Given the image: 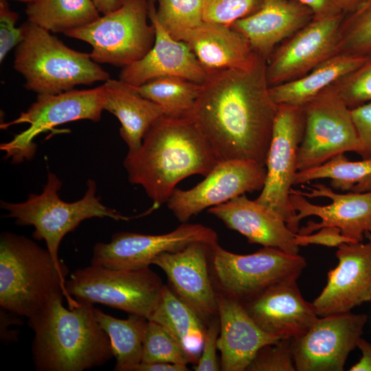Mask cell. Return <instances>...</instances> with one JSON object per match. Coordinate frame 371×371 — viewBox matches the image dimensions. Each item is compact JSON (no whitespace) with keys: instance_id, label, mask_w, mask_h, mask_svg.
<instances>
[{"instance_id":"cell-37","label":"cell","mask_w":371,"mask_h":371,"mask_svg":"<svg viewBox=\"0 0 371 371\" xmlns=\"http://www.w3.org/2000/svg\"><path fill=\"white\" fill-rule=\"evenodd\" d=\"M291 338H280L261 348L247 371H295Z\"/></svg>"},{"instance_id":"cell-13","label":"cell","mask_w":371,"mask_h":371,"mask_svg":"<svg viewBox=\"0 0 371 371\" xmlns=\"http://www.w3.org/2000/svg\"><path fill=\"white\" fill-rule=\"evenodd\" d=\"M303 188L306 191L292 188L290 192L295 222L300 225L309 216H317L321 221H309L297 234H310L324 227H336L356 243L362 242L366 233L371 234V191L339 194L320 183Z\"/></svg>"},{"instance_id":"cell-24","label":"cell","mask_w":371,"mask_h":371,"mask_svg":"<svg viewBox=\"0 0 371 371\" xmlns=\"http://www.w3.org/2000/svg\"><path fill=\"white\" fill-rule=\"evenodd\" d=\"M208 212L229 229L243 235L250 243L279 249L298 254L295 235L277 214L245 194L210 207Z\"/></svg>"},{"instance_id":"cell-35","label":"cell","mask_w":371,"mask_h":371,"mask_svg":"<svg viewBox=\"0 0 371 371\" xmlns=\"http://www.w3.org/2000/svg\"><path fill=\"white\" fill-rule=\"evenodd\" d=\"M166 362L187 366L192 359L177 339L162 325L148 320L142 363Z\"/></svg>"},{"instance_id":"cell-40","label":"cell","mask_w":371,"mask_h":371,"mask_svg":"<svg viewBox=\"0 0 371 371\" xmlns=\"http://www.w3.org/2000/svg\"><path fill=\"white\" fill-rule=\"evenodd\" d=\"M220 333L219 319L210 321L205 330L201 356L194 367L196 371H218L221 365L218 361L216 350Z\"/></svg>"},{"instance_id":"cell-17","label":"cell","mask_w":371,"mask_h":371,"mask_svg":"<svg viewBox=\"0 0 371 371\" xmlns=\"http://www.w3.org/2000/svg\"><path fill=\"white\" fill-rule=\"evenodd\" d=\"M345 14L315 18L276 48L267 61L270 87L297 79L336 55Z\"/></svg>"},{"instance_id":"cell-44","label":"cell","mask_w":371,"mask_h":371,"mask_svg":"<svg viewBox=\"0 0 371 371\" xmlns=\"http://www.w3.org/2000/svg\"><path fill=\"white\" fill-rule=\"evenodd\" d=\"M357 347L361 352L359 361L353 365L350 371H371V343L360 337Z\"/></svg>"},{"instance_id":"cell-9","label":"cell","mask_w":371,"mask_h":371,"mask_svg":"<svg viewBox=\"0 0 371 371\" xmlns=\"http://www.w3.org/2000/svg\"><path fill=\"white\" fill-rule=\"evenodd\" d=\"M210 258L214 278L223 294L241 302L276 282L297 278L306 267L305 259L299 254L269 247L241 255L217 243L210 246Z\"/></svg>"},{"instance_id":"cell-38","label":"cell","mask_w":371,"mask_h":371,"mask_svg":"<svg viewBox=\"0 0 371 371\" xmlns=\"http://www.w3.org/2000/svg\"><path fill=\"white\" fill-rule=\"evenodd\" d=\"M261 0H204V21L231 26L254 12Z\"/></svg>"},{"instance_id":"cell-11","label":"cell","mask_w":371,"mask_h":371,"mask_svg":"<svg viewBox=\"0 0 371 371\" xmlns=\"http://www.w3.org/2000/svg\"><path fill=\"white\" fill-rule=\"evenodd\" d=\"M304 128L303 106L278 105L265 165L266 179L255 199L279 215L294 233H297L300 227L295 222L296 212L290 201V192L297 172V153Z\"/></svg>"},{"instance_id":"cell-47","label":"cell","mask_w":371,"mask_h":371,"mask_svg":"<svg viewBox=\"0 0 371 371\" xmlns=\"http://www.w3.org/2000/svg\"><path fill=\"white\" fill-rule=\"evenodd\" d=\"M365 0H335L344 14H348L357 8Z\"/></svg>"},{"instance_id":"cell-34","label":"cell","mask_w":371,"mask_h":371,"mask_svg":"<svg viewBox=\"0 0 371 371\" xmlns=\"http://www.w3.org/2000/svg\"><path fill=\"white\" fill-rule=\"evenodd\" d=\"M204 0H158L156 16L175 39L183 36L204 21Z\"/></svg>"},{"instance_id":"cell-21","label":"cell","mask_w":371,"mask_h":371,"mask_svg":"<svg viewBox=\"0 0 371 371\" xmlns=\"http://www.w3.org/2000/svg\"><path fill=\"white\" fill-rule=\"evenodd\" d=\"M210 246L193 243L181 250L164 253L152 262L164 271L175 293L204 321L218 315V295L207 267Z\"/></svg>"},{"instance_id":"cell-45","label":"cell","mask_w":371,"mask_h":371,"mask_svg":"<svg viewBox=\"0 0 371 371\" xmlns=\"http://www.w3.org/2000/svg\"><path fill=\"white\" fill-rule=\"evenodd\" d=\"M189 370L187 366L166 363V362H156V363H139L135 371H188Z\"/></svg>"},{"instance_id":"cell-16","label":"cell","mask_w":371,"mask_h":371,"mask_svg":"<svg viewBox=\"0 0 371 371\" xmlns=\"http://www.w3.org/2000/svg\"><path fill=\"white\" fill-rule=\"evenodd\" d=\"M366 314L351 312L317 318L303 335L291 339L297 371H342L357 347L367 322Z\"/></svg>"},{"instance_id":"cell-10","label":"cell","mask_w":371,"mask_h":371,"mask_svg":"<svg viewBox=\"0 0 371 371\" xmlns=\"http://www.w3.org/2000/svg\"><path fill=\"white\" fill-rule=\"evenodd\" d=\"M104 98L103 85L90 89H74L57 94H38L36 100L19 117L1 124L3 129L22 123L30 124L12 140L0 145V149L5 153L4 158H10L12 164L30 160L36 151L34 139L41 133L69 122L99 121L104 111Z\"/></svg>"},{"instance_id":"cell-25","label":"cell","mask_w":371,"mask_h":371,"mask_svg":"<svg viewBox=\"0 0 371 371\" xmlns=\"http://www.w3.org/2000/svg\"><path fill=\"white\" fill-rule=\"evenodd\" d=\"M186 43L208 74L249 65L257 54L249 41L231 26L203 21L187 32Z\"/></svg>"},{"instance_id":"cell-4","label":"cell","mask_w":371,"mask_h":371,"mask_svg":"<svg viewBox=\"0 0 371 371\" xmlns=\"http://www.w3.org/2000/svg\"><path fill=\"white\" fill-rule=\"evenodd\" d=\"M69 308L78 304L66 289L47 249L21 235L4 232L0 237V305L10 313L32 319L59 295Z\"/></svg>"},{"instance_id":"cell-18","label":"cell","mask_w":371,"mask_h":371,"mask_svg":"<svg viewBox=\"0 0 371 371\" xmlns=\"http://www.w3.org/2000/svg\"><path fill=\"white\" fill-rule=\"evenodd\" d=\"M337 266L328 272L327 283L312 305L318 317L350 312L371 302V245L343 243Z\"/></svg>"},{"instance_id":"cell-49","label":"cell","mask_w":371,"mask_h":371,"mask_svg":"<svg viewBox=\"0 0 371 371\" xmlns=\"http://www.w3.org/2000/svg\"><path fill=\"white\" fill-rule=\"evenodd\" d=\"M365 236L367 238V239L368 240V242L371 245V234L370 233H366Z\"/></svg>"},{"instance_id":"cell-27","label":"cell","mask_w":371,"mask_h":371,"mask_svg":"<svg viewBox=\"0 0 371 371\" xmlns=\"http://www.w3.org/2000/svg\"><path fill=\"white\" fill-rule=\"evenodd\" d=\"M366 58L336 54L297 79L270 87V96L278 105L304 106L322 91L358 68Z\"/></svg>"},{"instance_id":"cell-30","label":"cell","mask_w":371,"mask_h":371,"mask_svg":"<svg viewBox=\"0 0 371 371\" xmlns=\"http://www.w3.org/2000/svg\"><path fill=\"white\" fill-rule=\"evenodd\" d=\"M27 21L53 33H66L100 17L93 0H38L28 3Z\"/></svg>"},{"instance_id":"cell-48","label":"cell","mask_w":371,"mask_h":371,"mask_svg":"<svg viewBox=\"0 0 371 371\" xmlns=\"http://www.w3.org/2000/svg\"><path fill=\"white\" fill-rule=\"evenodd\" d=\"M1 1H2V0H1ZM16 1H23V2H26L27 3H34V2L38 1V0H16Z\"/></svg>"},{"instance_id":"cell-28","label":"cell","mask_w":371,"mask_h":371,"mask_svg":"<svg viewBox=\"0 0 371 371\" xmlns=\"http://www.w3.org/2000/svg\"><path fill=\"white\" fill-rule=\"evenodd\" d=\"M148 320L164 326L196 363L201 354L206 328L203 319L167 286Z\"/></svg>"},{"instance_id":"cell-26","label":"cell","mask_w":371,"mask_h":371,"mask_svg":"<svg viewBox=\"0 0 371 371\" xmlns=\"http://www.w3.org/2000/svg\"><path fill=\"white\" fill-rule=\"evenodd\" d=\"M103 86V109L118 119L121 124L120 133L128 146V153H133L141 146L148 129L165 115V112L159 105L142 97L132 85L120 79L109 78Z\"/></svg>"},{"instance_id":"cell-3","label":"cell","mask_w":371,"mask_h":371,"mask_svg":"<svg viewBox=\"0 0 371 371\" xmlns=\"http://www.w3.org/2000/svg\"><path fill=\"white\" fill-rule=\"evenodd\" d=\"M63 297L56 296L28 319L34 332L32 350L36 369L82 371L104 365L114 355L108 335L95 318L93 304L78 300V306L66 308Z\"/></svg>"},{"instance_id":"cell-29","label":"cell","mask_w":371,"mask_h":371,"mask_svg":"<svg viewBox=\"0 0 371 371\" xmlns=\"http://www.w3.org/2000/svg\"><path fill=\"white\" fill-rule=\"evenodd\" d=\"M95 318L108 335L114 357L115 371H135L142 363L143 344L148 319L135 314L119 319L95 308Z\"/></svg>"},{"instance_id":"cell-12","label":"cell","mask_w":371,"mask_h":371,"mask_svg":"<svg viewBox=\"0 0 371 371\" xmlns=\"http://www.w3.org/2000/svg\"><path fill=\"white\" fill-rule=\"evenodd\" d=\"M303 107L305 128L297 153V171L319 166L346 152L360 153L350 109L332 86Z\"/></svg>"},{"instance_id":"cell-2","label":"cell","mask_w":371,"mask_h":371,"mask_svg":"<svg viewBox=\"0 0 371 371\" xmlns=\"http://www.w3.org/2000/svg\"><path fill=\"white\" fill-rule=\"evenodd\" d=\"M218 162L188 117L163 115L148 129L139 148L128 153L124 166L129 182L141 186L153 201L151 211L168 200L183 179L205 177Z\"/></svg>"},{"instance_id":"cell-31","label":"cell","mask_w":371,"mask_h":371,"mask_svg":"<svg viewBox=\"0 0 371 371\" xmlns=\"http://www.w3.org/2000/svg\"><path fill=\"white\" fill-rule=\"evenodd\" d=\"M330 179L331 188L343 192L363 193L371 191V157L349 161L344 153L339 154L324 164L297 171L293 186L313 180Z\"/></svg>"},{"instance_id":"cell-8","label":"cell","mask_w":371,"mask_h":371,"mask_svg":"<svg viewBox=\"0 0 371 371\" xmlns=\"http://www.w3.org/2000/svg\"><path fill=\"white\" fill-rule=\"evenodd\" d=\"M164 285L149 267L113 269L90 265L78 269L66 281L71 296L92 304L99 303L150 319Z\"/></svg>"},{"instance_id":"cell-41","label":"cell","mask_w":371,"mask_h":371,"mask_svg":"<svg viewBox=\"0 0 371 371\" xmlns=\"http://www.w3.org/2000/svg\"><path fill=\"white\" fill-rule=\"evenodd\" d=\"M351 116L361 144L359 155L371 157V102L350 109Z\"/></svg>"},{"instance_id":"cell-14","label":"cell","mask_w":371,"mask_h":371,"mask_svg":"<svg viewBox=\"0 0 371 371\" xmlns=\"http://www.w3.org/2000/svg\"><path fill=\"white\" fill-rule=\"evenodd\" d=\"M193 243L212 245L218 243V235L210 227L187 223L164 234L117 232L109 243L95 245L91 265L113 269L148 267L158 256L181 250Z\"/></svg>"},{"instance_id":"cell-32","label":"cell","mask_w":371,"mask_h":371,"mask_svg":"<svg viewBox=\"0 0 371 371\" xmlns=\"http://www.w3.org/2000/svg\"><path fill=\"white\" fill-rule=\"evenodd\" d=\"M133 87L142 97L159 105L165 115L181 117L192 111L201 84L178 76H163Z\"/></svg>"},{"instance_id":"cell-23","label":"cell","mask_w":371,"mask_h":371,"mask_svg":"<svg viewBox=\"0 0 371 371\" xmlns=\"http://www.w3.org/2000/svg\"><path fill=\"white\" fill-rule=\"evenodd\" d=\"M217 300L221 370H246L261 348L280 338L263 331L252 319L240 301L223 293L218 295Z\"/></svg>"},{"instance_id":"cell-20","label":"cell","mask_w":371,"mask_h":371,"mask_svg":"<svg viewBox=\"0 0 371 371\" xmlns=\"http://www.w3.org/2000/svg\"><path fill=\"white\" fill-rule=\"evenodd\" d=\"M148 14L155 30L153 46L143 58L124 67L120 79L133 87L163 76H178L203 84L207 73L188 45L172 37L159 23L154 0H149Z\"/></svg>"},{"instance_id":"cell-36","label":"cell","mask_w":371,"mask_h":371,"mask_svg":"<svg viewBox=\"0 0 371 371\" xmlns=\"http://www.w3.org/2000/svg\"><path fill=\"white\" fill-rule=\"evenodd\" d=\"M332 87L350 109L371 102V54Z\"/></svg>"},{"instance_id":"cell-39","label":"cell","mask_w":371,"mask_h":371,"mask_svg":"<svg viewBox=\"0 0 371 371\" xmlns=\"http://www.w3.org/2000/svg\"><path fill=\"white\" fill-rule=\"evenodd\" d=\"M19 15L10 10L5 0L0 2V62L1 63L8 52L17 46L23 40L21 27L15 24Z\"/></svg>"},{"instance_id":"cell-5","label":"cell","mask_w":371,"mask_h":371,"mask_svg":"<svg viewBox=\"0 0 371 371\" xmlns=\"http://www.w3.org/2000/svg\"><path fill=\"white\" fill-rule=\"evenodd\" d=\"M20 27L23 40L15 50L14 68L25 78L27 90L57 94L79 85L110 78L90 54L69 48L50 32L29 21Z\"/></svg>"},{"instance_id":"cell-1","label":"cell","mask_w":371,"mask_h":371,"mask_svg":"<svg viewBox=\"0 0 371 371\" xmlns=\"http://www.w3.org/2000/svg\"><path fill=\"white\" fill-rule=\"evenodd\" d=\"M267 60L207 74L186 116L197 126L218 161L266 165L278 104L271 99Z\"/></svg>"},{"instance_id":"cell-33","label":"cell","mask_w":371,"mask_h":371,"mask_svg":"<svg viewBox=\"0 0 371 371\" xmlns=\"http://www.w3.org/2000/svg\"><path fill=\"white\" fill-rule=\"evenodd\" d=\"M336 54L366 57L371 54V0L345 14L338 35Z\"/></svg>"},{"instance_id":"cell-7","label":"cell","mask_w":371,"mask_h":371,"mask_svg":"<svg viewBox=\"0 0 371 371\" xmlns=\"http://www.w3.org/2000/svg\"><path fill=\"white\" fill-rule=\"evenodd\" d=\"M149 0H122L117 9L92 23L67 32V36L88 43L95 63L126 67L143 58L155 39L148 23Z\"/></svg>"},{"instance_id":"cell-46","label":"cell","mask_w":371,"mask_h":371,"mask_svg":"<svg viewBox=\"0 0 371 371\" xmlns=\"http://www.w3.org/2000/svg\"><path fill=\"white\" fill-rule=\"evenodd\" d=\"M99 12L106 14L109 13L122 5V0H93Z\"/></svg>"},{"instance_id":"cell-19","label":"cell","mask_w":371,"mask_h":371,"mask_svg":"<svg viewBox=\"0 0 371 371\" xmlns=\"http://www.w3.org/2000/svg\"><path fill=\"white\" fill-rule=\"evenodd\" d=\"M297 278L276 282L243 304L265 333L279 338H297L317 319L312 303L302 297Z\"/></svg>"},{"instance_id":"cell-42","label":"cell","mask_w":371,"mask_h":371,"mask_svg":"<svg viewBox=\"0 0 371 371\" xmlns=\"http://www.w3.org/2000/svg\"><path fill=\"white\" fill-rule=\"evenodd\" d=\"M295 243L300 246L311 244L321 245L326 247H338L343 243H355L356 242L344 236L339 228L336 227H324L315 234L302 235L296 234Z\"/></svg>"},{"instance_id":"cell-43","label":"cell","mask_w":371,"mask_h":371,"mask_svg":"<svg viewBox=\"0 0 371 371\" xmlns=\"http://www.w3.org/2000/svg\"><path fill=\"white\" fill-rule=\"evenodd\" d=\"M313 12L314 17L323 18L344 13L335 0H297Z\"/></svg>"},{"instance_id":"cell-15","label":"cell","mask_w":371,"mask_h":371,"mask_svg":"<svg viewBox=\"0 0 371 371\" xmlns=\"http://www.w3.org/2000/svg\"><path fill=\"white\" fill-rule=\"evenodd\" d=\"M266 166L248 160L218 161L205 179L189 190L176 188L167 201L168 209L181 223L201 211L244 194L262 190Z\"/></svg>"},{"instance_id":"cell-6","label":"cell","mask_w":371,"mask_h":371,"mask_svg":"<svg viewBox=\"0 0 371 371\" xmlns=\"http://www.w3.org/2000/svg\"><path fill=\"white\" fill-rule=\"evenodd\" d=\"M82 199L71 203L62 201L58 195L62 183L54 173L48 172L47 183L39 194H30L21 203L1 201L7 217L15 219L18 225H32L33 237L43 240L60 275L65 278L68 269L58 258L60 243L64 236L89 218L108 217L115 221H128L117 210L102 204L96 196V183L89 179Z\"/></svg>"},{"instance_id":"cell-22","label":"cell","mask_w":371,"mask_h":371,"mask_svg":"<svg viewBox=\"0 0 371 371\" xmlns=\"http://www.w3.org/2000/svg\"><path fill=\"white\" fill-rule=\"evenodd\" d=\"M314 17L310 8L297 0H261L252 14L231 27L243 34L254 52L267 61L280 42L289 38Z\"/></svg>"}]
</instances>
